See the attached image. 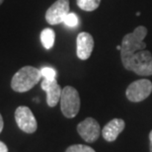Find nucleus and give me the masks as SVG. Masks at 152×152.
Listing matches in <instances>:
<instances>
[{
	"label": "nucleus",
	"mask_w": 152,
	"mask_h": 152,
	"mask_svg": "<svg viewBox=\"0 0 152 152\" xmlns=\"http://www.w3.org/2000/svg\"><path fill=\"white\" fill-rule=\"evenodd\" d=\"M94 48V39L89 33L82 32L76 39V53L78 58L86 60L91 56Z\"/></svg>",
	"instance_id": "9"
},
{
	"label": "nucleus",
	"mask_w": 152,
	"mask_h": 152,
	"mask_svg": "<svg viewBox=\"0 0 152 152\" xmlns=\"http://www.w3.org/2000/svg\"><path fill=\"white\" fill-rule=\"evenodd\" d=\"M150 152H152V142H150Z\"/></svg>",
	"instance_id": "21"
},
{
	"label": "nucleus",
	"mask_w": 152,
	"mask_h": 152,
	"mask_svg": "<svg viewBox=\"0 0 152 152\" xmlns=\"http://www.w3.org/2000/svg\"><path fill=\"white\" fill-rule=\"evenodd\" d=\"M78 22H79V19H78L77 15L75 13H70V12L66 15V17L64 18V21H63V23H64L66 26L71 27V28H74V27L77 26Z\"/></svg>",
	"instance_id": "16"
},
{
	"label": "nucleus",
	"mask_w": 152,
	"mask_h": 152,
	"mask_svg": "<svg viewBox=\"0 0 152 152\" xmlns=\"http://www.w3.org/2000/svg\"><path fill=\"white\" fill-rule=\"evenodd\" d=\"M42 79L41 70L34 66H24L14 74L11 80V88L15 92L24 93L31 90Z\"/></svg>",
	"instance_id": "2"
},
{
	"label": "nucleus",
	"mask_w": 152,
	"mask_h": 152,
	"mask_svg": "<svg viewBox=\"0 0 152 152\" xmlns=\"http://www.w3.org/2000/svg\"><path fill=\"white\" fill-rule=\"evenodd\" d=\"M3 1H4V0H0V5L2 4V3H3Z\"/></svg>",
	"instance_id": "22"
},
{
	"label": "nucleus",
	"mask_w": 152,
	"mask_h": 152,
	"mask_svg": "<svg viewBox=\"0 0 152 152\" xmlns=\"http://www.w3.org/2000/svg\"><path fill=\"white\" fill-rule=\"evenodd\" d=\"M101 0H76L78 7L84 11L91 12L99 7Z\"/></svg>",
	"instance_id": "13"
},
{
	"label": "nucleus",
	"mask_w": 152,
	"mask_h": 152,
	"mask_svg": "<svg viewBox=\"0 0 152 152\" xmlns=\"http://www.w3.org/2000/svg\"><path fill=\"white\" fill-rule=\"evenodd\" d=\"M69 13V0H56L45 12V20L50 25L63 23Z\"/></svg>",
	"instance_id": "7"
},
{
	"label": "nucleus",
	"mask_w": 152,
	"mask_h": 152,
	"mask_svg": "<svg viewBox=\"0 0 152 152\" xmlns=\"http://www.w3.org/2000/svg\"><path fill=\"white\" fill-rule=\"evenodd\" d=\"M126 123L121 118H113L102 129V135L108 142L115 141L118 134L124 129Z\"/></svg>",
	"instance_id": "11"
},
{
	"label": "nucleus",
	"mask_w": 152,
	"mask_h": 152,
	"mask_svg": "<svg viewBox=\"0 0 152 152\" xmlns=\"http://www.w3.org/2000/svg\"><path fill=\"white\" fill-rule=\"evenodd\" d=\"M39 70H41L42 77L44 79H48V80H54V79H56V71L54 68L50 67V66H44Z\"/></svg>",
	"instance_id": "14"
},
{
	"label": "nucleus",
	"mask_w": 152,
	"mask_h": 152,
	"mask_svg": "<svg viewBox=\"0 0 152 152\" xmlns=\"http://www.w3.org/2000/svg\"><path fill=\"white\" fill-rule=\"evenodd\" d=\"M60 109L63 115L67 118L76 117L80 110V97L78 91L71 86H65L60 97Z\"/></svg>",
	"instance_id": "4"
},
{
	"label": "nucleus",
	"mask_w": 152,
	"mask_h": 152,
	"mask_svg": "<svg viewBox=\"0 0 152 152\" xmlns=\"http://www.w3.org/2000/svg\"><path fill=\"white\" fill-rule=\"evenodd\" d=\"M147 35V29L144 26H138L134 31L129 34H126L121 41V62L127 60L136 51L142 50L146 48L144 42V38Z\"/></svg>",
	"instance_id": "1"
},
{
	"label": "nucleus",
	"mask_w": 152,
	"mask_h": 152,
	"mask_svg": "<svg viewBox=\"0 0 152 152\" xmlns=\"http://www.w3.org/2000/svg\"><path fill=\"white\" fill-rule=\"evenodd\" d=\"M65 152H96L92 147L84 144H74L69 146Z\"/></svg>",
	"instance_id": "15"
},
{
	"label": "nucleus",
	"mask_w": 152,
	"mask_h": 152,
	"mask_svg": "<svg viewBox=\"0 0 152 152\" xmlns=\"http://www.w3.org/2000/svg\"><path fill=\"white\" fill-rule=\"evenodd\" d=\"M3 126H4V121H3L2 115H0V133H1V132H2V129H3Z\"/></svg>",
	"instance_id": "18"
},
{
	"label": "nucleus",
	"mask_w": 152,
	"mask_h": 152,
	"mask_svg": "<svg viewBox=\"0 0 152 152\" xmlns=\"http://www.w3.org/2000/svg\"><path fill=\"white\" fill-rule=\"evenodd\" d=\"M152 93V82L148 79H139L126 88V98L130 102L138 103L149 97Z\"/></svg>",
	"instance_id": "5"
},
{
	"label": "nucleus",
	"mask_w": 152,
	"mask_h": 152,
	"mask_svg": "<svg viewBox=\"0 0 152 152\" xmlns=\"http://www.w3.org/2000/svg\"><path fill=\"white\" fill-rule=\"evenodd\" d=\"M42 89L47 93V103L50 107H56L57 103L60 101L62 89L60 88L59 84L57 83L56 79L54 80H48L44 79L42 81Z\"/></svg>",
	"instance_id": "10"
},
{
	"label": "nucleus",
	"mask_w": 152,
	"mask_h": 152,
	"mask_svg": "<svg viewBox=\"0 0 152 152\" xmlns=\"http://www.w3.org/2000/svg\"><path fill=\"white\" fill-rule=\"evenodd\" d=\"M121 45H117V50H121Z\"/></svg>",
	"instance_id": "20"
},
{
	"label": "nucleus",
	"mask_w": 152,
	"mask_h": 152,
	"mask_svg": "<svg viewBox=\"0 0 152 152\" xmlns=\"http://www.w3.org/2000/svg\"><path fill=\"white\" fill-rule=\"evenodd\" d=\"M0 152H8V147L2 141H0Z\"/></svg>",
	"instance_id": "17"
},
{
	"label": "nucleus",
	"mask_w": 152,
	"mask_h": 152,
	"mask_svg": "<svg viewBox=\"0 0 152 152\" xmlns=\"http://www.w3.org/2000/svg\"><path fill=\"white\" fill-rule=\"evenodd\" d=\"M124 68L140 76L152 75V54L148 50H139L123 62Z\"/></svg>",
	"instance_id": "3"
},
{
	"label": "nucleus",
	"mask_w": 152,
	"mask_h": 152,
	"mask_svg": "<svg viewBox=\"0 0 152 152\" xmlns=\"http://www.w3.org/2000/svg\"><path fill=\"white\" fill-rule=\"evenodd\" d=\"M149 139H150V142H152V130H151L150 133H149Z\"/></svg>",
	"instance_id": "19"
},
{
	"label": "nucleus",
	"mask_w": 152,
	"mask_h": 152,
	"mask_svg": "<svg viewBox=\"0 0 152 152\" xmlns=\"http://www.w3.org/2000/svg\"><path fill=\"white\" fill-rule=\"evenodd\" d=\"M77 132L86 142H94L99 138L101 127L95 118H87L80 124H78Z\"/></svg>",
	"instance_id": "8"
},
{
	"label": "nucleus",
	"mask_w": 152,
	"mask_h": 152,
	"mask_svg": "<svg viewBox=\"0 0 152 152\" xmlns=\"http://www.w3.org/2000/svg\"><path fill=\"white\" fill-rule=\"evenodd\" d=\"M54 41H56V34L53 29L47 28L42 30L41 33V42L45 48L50 50L53 47Z\"/></svg>",
	"instance_id": "12"
},
{
	"label": "nucleus",
	"mask_w": 152,
	"mask_h": 152,
	"mask_svg": "<svg viewBox=\"0 0 152 152\" xmlns=\"http://www.w3.org/2000/svg\"><path fill=\"white\" fill-rule=\"evenodd\" d=\"M15 120L19 129L26 133H34L38 129V123L34 114L26 106H20L16 109Z\"/></svg>",
	"instance_id": "6"
}]
</instances>
